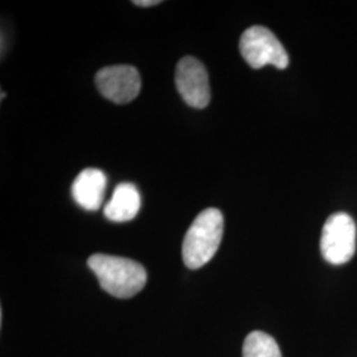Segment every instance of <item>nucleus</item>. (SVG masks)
<instances>
[{
  "label": "nucleus",
  "instance_id": "nucleus-7",
  "mask_svg": "<svg viewBox=\"0 0 357 357\" xmlns=\"http://www.w3.org/2000/svg\"><path fill=\"white\" fill-rule=\"evenodd\" d=\"M107 178L101 169L86 168L78 174L73 185L72 195L77 204L86 211H97L102 205Z\"/></svg>",
  "mask_w": 357,
  "mask_h": 357
},
{
  "label": "nucleus",
  "instance_id": "nucleus-9",
  "mask_svg": "<svg viewBox=\"0 0 357 357\" xmlns=\"http://www.w3.org/2000/svg\"><path fill=\"white\" fill-rule=\"evenodd\" d=\"M243 357H282V354L273 336L255 331L250 332L243 342Z\"/></svg>",
  "mask_w": 357,
  "mask_h": 357
},
{
  "label": "nucleus",
  "instance_id": "nucleus-6",
  "mask_svg": "<svg viewBox=\"0 0 357 357\" xmlns=\"http://www.w3.org/2000/svg\"><path fill=\"white\" fill-rule=\"evenodd\" d=\"M175 84L181 98L195 109H204L211 101L208 72L204 64L192 57H183L175 72Z\"/></svg>",
  "mask_w": 357,
  "mask_h": 357
},
{
  "label": "nucleus",
  "instance_id": "nucleus-3",
  "mask_svg": "<svg viewBox=\"0 0 357 357\" xmlns=\"http://www.w3.org/2000/svg\"><path fill=\"white\" fill-rule=\"evenodd\" d=\"M356 224L344 212L327 218L321 230L320 250L323 258L332 265H344L356 252Z\"/></svg>",
  "mask_w": 357,
  "mask_h": 357
},
{
  "label": "nucleus",
  "instance_id": "nucleus-4",
  "mask_svg": "<svg viewBox=\"0 0 357 357\" xmlns=\"http://www.w3.org/2000/svg\"><path fill=\"white\" fill-rule=\"evenodd\" d=\"M240 52L253 69H261L265 65L284 69L290 61L281 41L266 26L248 28L240 38Z\"/></svg>",
  "mask_w": 357,
  "mask_h": 357
},
{
  "label": "nucleus",
  "instance_id": "nucleus-1",
  "mask_svg": "<svg viewBox=\"0 0 357 357\" xmlns=\"http://www.w3.org/2000/svg\"><path fill=\"white\" fill-rule=\"evenodd\" d=\"M88 265L98 278L100 286L115 298H132L147 282L146 268L134 259L116 255H93L88 259Z\"/></svg>",
  "mask_w": 357,
  "mask_h": 357
},
{
  "label": "nucleus",
  "instance_id": "nucleus-2",
  "mask_svg": "<svg viewBox=\"0 0 357 357\" xmlns=\"http://www.w3.org/2000/svg\"><path fill=\"white\" fill-rule=\"evenodd\" d=\"M224 233V217L216 208H208L192 222L183 241V261L191 270L203 268L216 255Z\"/></svg>",
  "mask_w": 357,
  "mask_h": 357
},
{
  "label": "nucleus",
  "instance_id": "nucleus-5",
  "mask_svg": "<svg viewBox=\"0 0 357 357\" xmlns=\"http://www.w3.org/2000/svg\"><path fill=\"white\" fill-rule=\"evenodd\" d=\"M96 84L100 93L112 102L123 103L134 101L142 88V78L137 68L130 65H114L101 69L96 76Z\"/></svg>",
  "mask_w": 357,
  "mask_h": 357
},
{
  "label": "nucleus",
  "instance_id": "nucleus-10",
  "mask_svg": "<svg viewBox=\"0 0 357 357\" xmlns=\"http://www.w3.org/2000/svg\"><path fill=\"white\" fill-rule=\"evenodd\" d=\"M135 6H139V7H151V6H156V4H160L162 1L160 0H135L132 1Z\"/></svg>",
  "mask_w": 357,
  "mask_h": 357
},
{
  "label": "nucleus",
  "instance_id": "nucleus-8",
  "mask_svg": "<svg viewBox=\"0 0 357 357\" xmlns=\"http://www.w3.org/2000/svg\"><path fill=\"white\" fill-rule=\"evenodd\" d=\"M141 193L134 184L122 183L115 187L112 200L103 209L105 216L114 222H126L141 211Z\"/></svg>",
  "mask_w": 357,
  "mask_h": 357
}]
</instances>
